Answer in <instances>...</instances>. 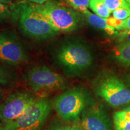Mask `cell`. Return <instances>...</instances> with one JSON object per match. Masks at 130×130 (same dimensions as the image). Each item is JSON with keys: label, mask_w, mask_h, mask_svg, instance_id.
<instances>
[{"label": "cell", "mask_w": 130, "mask_h": 130, "mask_svg": "<svg viewBox=\"0 0 130 130\" xmlns=\"http://www.w3.org/2000/svg\"><path fill=\"white\" fill-rule=\"evenodd\" d=\"M81 124L85 130H111V121L101 106L93 105L81 113Z\"/></svg>", "instance_id": "30bf717a"}, {"label": "cell", "mask_w": 130, "mask_h": 130, "mask_svg": "<svg viewBox=\"0 0 130 130\" xmlns=\"http://www.w3.org/2000/svg\"><path fill=\"white\" fill-rule=\"evenodd\" d=\"M37 98L26 91H16L0 103V121L8 124L16 120L32 104Z\"/></svg>", "instance_id": "ba28073f"}, {"label": "cell", "mask_w": 130, "mask_h": 130, "mask_svg": "<svg viewBox=\"0 0 130 130\" xmlns=\"http://www.w3.org/2000/svg\"><path fill=\"white\" fill-rule=\"evenodd\" d=\"M83 15L85 16L87 23L93 28L103 31L110 36H116L118 33L116 28L108 25L105 18H102L96 14L92 13L89 10L83 14Z\"/></svg>", "instance_id": "8fae6325"}, {"label": "cell", "mask_w": 130, "mask_h": 130, "mask_svg": "<svg viewBox=\"0 0 130 130\" xmlns=\"http://www.w3.org/2000/svg\"><path fill=\"white\" fill-rule=\"evenodd\" d=\"M115 38L118 44H126L130 43V30L121 31L118 32Z\"/></svg>", "instance_id": "ffe728a7"}, {"label": "cell", "mask_w": 130, "mask_h": 130, "mask_svg": "<svg viewBox=\"0 0 130 130\" xmlns=\"http://www.w3.org/2000/svg\"><path fill=\"white\" fill-rule=\"evenodd\" d=\"M53 106L63 121H75L86 107V96L83 90L76 87L66 90L55 99Z\"/></svg>", "instance_id": "52a82bcc"}, {"label": "cell", "mask_w": 130, "mask_h": 130, "mask_svg": "<svg viewBox=\"0 0 130 130\" xmlns=\"http://www.w3.org/2000/svg\"><path fill=\"white\" fill-rule=\"evenodd\" d=\"M15 5L0 4V22L8 18H12Z\"/></svg>", "instance_id": "2e32d148"}, {"label": "cell", "mask_w": 130, "mask_h": 130, "mask_svg": "<svg viewBox=\"0 0 130 130\" xmlns=\"http://www.w3.org/2000/svg\"><path fill=\"white\" fill-rule=\"evenodd\" d=\"M95 93L114 108L130 103V89L117 76L103 72L93 81Z\"/></svg>", "instance_id": "277c9868"}, {"label": "cell", "mask_w": 130, "mask_h": 130, "mask_svg": "<svg viewBox=\"0 0 130 130\" xmlns=\"http://www.w3.org/2000/svg\"><path fill=\"white\" fill-rule=\"evenodd\" d=\"M105 19H106V22L108 24V25L112 27H114L115 28H116V30H117V28L121 25L123 21L115 18L113 16V17H108V18H105Z\"/></svg>", "instance_id": "44dd1931"}, {"label": "cell", "mask_w": 130, "mask_h": 130, "mask_svg": "<svg viewBox=\"0 0 130 130\" xmlns=\"http://www.w3.org/2000/svg\"><path fill=\"white\" fill-rule=\"evenodd\" d=\"M126 109H127V110H130V105H129V106L126 107Z\"/></svg>", "instance_id": "f546056e"}, {"label": "cell", "mask_w": 130, "mask_h": 130, "mask_svg": "<svg viewBox=\"0 0 130 130\" xmlns=\"http://www.w3.org/2000/svg\"><path fill=\"white\" fill-rule=\"evenodd\" d=\"M104 3L111 12L120 8H130L125 0H104Z\"/></svg>", "instance_id": "e0dca14e"}, {"label": "cell", "mask_w": 130, "mask_h": 130, "mask_svg": "<svg viewBox=\"0 0 130 130\" xmlns=\"http://www.w3.org/2000/svg\"><path fill=\"white\" fill-rule=\"evenodd\" d=\"M28 56L23 47L13 35L0 32V61L16 66L25 63Z\"/></svg>", "instance_id": "9c48e42d"}, {"label": "cell", "mask_w": 130, "mask_h": 130, "mask_svg": "<svg viewBox=\"0 0 130 130\" xmlns=\"http://www.w3.org/2000/svg\"><path fill=\"white\" fill-rule=\"evenodd\" d=\"M0 130H5V125L0 121Z\"/></svg>", "instance_id": "4316f807"}, {"label": "cell", "mask_w": 130, "mask_h": 130, "mask_svg": "<svg viewBox=\"0 0 130 130\" xmlns=\"http://www.w3.org/2000/svg\"><path fill=\"white\" fill-rule=\"evenodd\" d=\"M89 7L97 16L102 18L110 17L111 12L105 4L104 0H90Z\"/></svg>", "instance_id": "5bb4252c"}, {"label": "cell", "mask_w": 130, "mask_h": 130, "mask_svg": "<svg viewBox=\"0 0 130 130\" xmlns=\"http://www.w3.org/2000/svg\"><path fill=\"white\" fill-rule=\"evenodd\" d=\"M53 104L46 97L37 98L19 118L5 125V130H40L48 119Z\"/></svg>", "instance_id": "5b68a950"}, {"label": "cell", "mask_w": 130, "mask_h": 130, "mask_svg": "<svg viewBox=\"0 0 130 130\" xmlns=\"http://www.w3.org/2000/svg\"><path fill=\"white\" fill-rule=\"evenodd\" d=\"M33 7L58 32L73 31L82 23L80 13L56 1L48 0L44 4L33 5Z\"/></svg>", "instance_id": "3957f363"}, {"label": "cell", "mask_w": 130, "mask_h": 130, "mask_svg": "<svg viewBox=\"0 0 130 130\" xmlns=\"http://www.w3.org/2000/svg\"><path fill=\"white\" fill-rule=\"evenodd\" d=\"M113 16L119 20H125L130 16V8H120L117 9L113 12Z\"/></svg>", "instance_id": "d6986e66"}, {"label": "cell", "mask_w": 130, "mask_h": 130, "mask_svg": "<svg viewBox=\"0 0 130 130\" xmlns=\"http://www.w3.org/2000/svg\"><path fill=\"white\" fill-rule=\"evenodd\" d=\"M125 1H126V3H127V4L129 5V7H130V0H125Z\"/></svg>", "instance_id": "f1b7e54d"}, {"label": "cell", "mask_w": 130, "mask_h": 130, "mask_svg": "<svg viewBox=\"0 0 130 130\" xmlns=\"http://www.w3.org/2000/svg\"><path fill=\"white\" fill-rule=\"evenodd\" d=\"M75 120L74 123H73L72 125L71 126V128L70 130H85L81 125V122H78L75 121Z\"/></svg>", "instance_id": "cb8c5ba5"}, {"label": "cell", "mask_w": 130, "mask_h": 130, "mask_svg": "<svg viewBox=\"0 0 130 130\" xmlns=\"http://www.w3.org/2000/svg\"><path fill=\"white\" fill-rule=\"evenodd\" d=\"M117 30L125 31L130 30V16L125 20L122 21L121 25L117 28Z\"/></svg>", "instance_id": "603a6c76"}, {"label": "cell", "mask_w": 130, "mask_h": 130, "mask_svg": "<svg viewBox=\"0 0 130 130\" xmlns=\"http://www.w3.org/2000/svg\"><path fill=\"white\" fill-rule=\"evenodd\" d=\"M13 76L10 71L0 66V85L6 86L13 82Z\"/></svg>", "instance_id": "ac0fdd59"}, {"label": "cell", "mask_w": 130, "mask_h": 130, "mask_svg": "<svg viewBox=\"0 0 130 130\" xmlns=\"http://www.w3.org/2000/svg\"><path fill=\"white\" fill-rule=\"evenodd\" d=\"M113 53L119 62L130 66V43L118 44L113 48Z\"/></svg>", "instance_id": "4fadbf2b"}, {"label": "cell", "mask_w": 130, "mask_h": 130, "mask_svg": "<svg viewBox=\"0 0 130 130\" xmlns=\"http://www.w3.org/2000/svg\"><path fill=\"white\" fill-rule=\"evenodd\" d=\"M10 0H0V4H10Z\"/></svg>", "instance_id": "484cf974"}, {"label": "cell", "mask_w": 130, "mask_h": 130, "mask_svg": "<svg viewBox=\"0 0 130 130\" xmlns=\"http://www.w3.org/2000/svg\"><path fill=\"white\" fill-rule=\"evenodd\" d=\"M113 123L115 130H130V110L125 108L116 111L113 115Z\"/></svg>", "instance_id": "7c38bea8"}, {"label": "cell", "mask_w": 130, "mask_h": 130, "mask_svg": "<svg viewBox=\"0 0 130 130\" xmlns=\"http://www.w3.org/2000/svg\"><path fill=\"white\" fill-rule=\"evenodd\" d=\"M56 60L65 74L76 76L90 67L93 57L85 45L78 42H68L58 49Z\"/></svg>", "instance_id": "7a4b0ae2"}, {"label": "cell", "mask_w": 130, "mask_h": 130, "mask_svg": "<svg viewBox=\"0 0 130 130\" xmlns=\"http://www.w3.org/2000/svg\"><path fill=\"white\" fill-rule=\"evenodd\" d=\"M28 85L35 92L64 90L68 83L64 77L45 66L31 68L24 75Z\"/></svg>", "instance_id": "8992f818"}, {"label": "cell", "mask_w": 130, "mask_h": 130, "mask_svg": "<svg viewBox=\"0 0 130 130\" xmlns=\"http://www.w3.org/2000/svg\"><path fill=\"white\" fill-rule=\"evenodd\" d=\"M71 126L66 123H56L50 126L46 130H70Z\"/></svg>", "instance_id": "7402d4cb"}, {"label": "cell", "mask_w": 130, "mask_h": 130, "mask_svg": "<svg viewBox=\"0 0 130 130\" xmlns=\"http://www.w3.org/2000/svg\"><path fill=\"white\" fill-rule=\"evenodd\" d=\"M128 82H129V86H130V76L129 77V79H128Z\"/></svg>", "instance_id": "4dcf8cb0"}, {"label": "cell", "mask_w": 130, "mask_h": 130, "mask_svg": "<svg viewBox=\"0 0 130 130\" xmlns=\"http://www.w3.org/2000/svg\"><path fill=\"white\" fill-rule=\"evenodd\" d=\"M27 1L35 3L36 4H44L45 3H46L48 0H27Z\"/></svg>", "instance_id": "d4e9b609"}, {"label": "cell", "mask_w": 130, "mask_h": 130, "mask_svg": "<svg viewBox=\"0 0 130 130\" xmlns=\"http://www.w3.org/2000/svg\"><path fill=\"white\" fill-rule=\"evenodd\" d=\"M2 95H3V90H2V89H1V86H0V98H1Z\"/></svg>", "instance_id": "83f0119b"}, {"label": "cell", "mask_w": 130, "mask_h": 130, "mask_svg": "<svg viewBox=\"0 0 130 130\" xmlns=\"http://www.w3.org/2000/svg\"><path fill=\"white\" fill-rule=\"evenodd\" d=\"M69 4L73 9L77 11L81 14H84L88 11L90 0H64Z\"/></svg>", "instance_id": "9a60e30c"}, {"label": "cell", "mask_w": 130, "mask_h": 130, "mask_svg": "<svg viewBox=\"0 0 130 130\" xmlns=\"http://www.w3.org/2000/svg\"><path fill=\"white\" fill-rule=\"evenodd\" d=\"M12 19L18 22L22 32L36 39H47L58 32L45 18L36 10L33 5L30 3L15 5Z\"/></svg>", "instance_id": "6da1fadb"}]
</instances>
